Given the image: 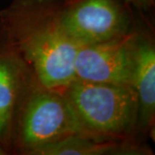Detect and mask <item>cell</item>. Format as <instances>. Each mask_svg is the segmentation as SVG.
I'll return each mask as SVG.
<instances>
[{
    "instance_id": "obj_4",
    "label": "cell",
    "mask_w": 155,
    "mask_h": 155,
    "mask_svg": "<svg viewBox=\"0 0 155 155\" xmlns=\"http://www.w3.org/2000/svg\"><path fill=\"white\" fill-rule=\"evenodd\" d=\"M61 16L67 35L81 47L129 33L136 11L125 0H62Z\"/></svg>"
},
{
    "instance_id": "obj_10",
    "label": "cell",
    "mask_w": 155,
    "mask_h": 155,
    "mask_svg": "<svg viewBox=\"0 0 155 155\" xmlns=\"http://www.w3.org/2000/svg\"><path fill=\"white\" fill-rule=\"evenodd\" d=\"M0 155H8V153L5 148V147L1 143H0Z\"/></svg>"
},
{
    "instance_id": "obj_9",
    "label": "cell",
    "mask_w": 155,
    "mask_h": 155,
    "mask_svg": "<svg viewBox=\"0 0 155 155\" xmlns=\"http://www.w3.org/2000/svg\"><path fill=\"white\" fill-rule=\"evenodd\" d=\"M135 11L151 13L155 6V0H125Z\"/></svg>"
},
{
    "instance_id": "obj_2",
    "label": "cell",
    "mask_w": 155,
    "mask_h": 155,
    "mask_svg": "<svg viewBox=\"0 0 155 155\" xmlns=\"http://www.w3.org/2000/svg\"><path fill=\"white\" fill-rule=\"evenodd\" d=\"M59 91L70 106L80 134L140 142L136 134L138 102L131 86L74 78Z\"/></svg>"
},
{
    "instance_id": "obj_8",
    "label": "cell",
    "mask_w": 155,
    "mask_h": 155,
    "mask_svg": "<svg viewBox=\"0 0 155 155\" xmlns=\"http://www.w3.org/2000/svg\"><path fill=\"white\" fill-rule=\"evenodd\" d=\"M146 143L130 140H107L74 134L37 149L33 155H151Z\"/></svg>"
},
{
    "instance_id": "obj_5",
    "label": "cell",
    "mask_w": 155,
    "mask_h": 155,
    "mask_svg": "<svg viewBox=\"0 0 155 155\" xmlns=\"http://www.w3.org/2000/svg\"><path fill=\"white\" fill-rule=\"evenodd\" d=\"M149 13L136 11L133 70L130 86L137 97V139L146 143L154 137L155 36Z\"/></svg>"
},
{
    "instance_id": "obj_7",
    "label": "cell",
    "mask_w": 155,
    "mask_h": 155,
    "mask_svg": "<svg viewBox=\"0 0 155 155\" xmlns=\"http://www.w3.org/2000/svg\"><path fill=\"white\" fill-rule=\"evenodd\" d=\"M37 79L0 27V143L11 154V137L17 110Z\"/></svg>"
},
{
    "instance_id": "obj_1",
    "label": "cell",
    "mask_w": 155,
    "mask_h": 155,
    "mask_svg": "<svg viewBox=\"0 0 155 155\" xmlns=\"http://www.w3.org/2000/svg\"><path fill=\"white\" fill-rule=\"evenodd\" d=\"M62 0H12L0 11V27L46 87L61 91L74 78L78 46L62 22Z\"/></svg>"
},
{
    "instance_id": "obj_6",
    "label": "cell",
    "mask_w": 155,
    "mask_h": 155,
    "mask_svg": "<svg viewBox=\"0 0 155 155\" xmlns=\"http://www.w3.org/2000/svg\"><path fill=\"white\" fill-rule=\"evenodd\" d=\"M134 39L135 22L123 36L79 47L74 60V78L130 86Z\"/></svg>"
},
{
    "instance_id": "obj_3",
    "label": "cell",
    "mask_w": 155,
    "mask_h": 155,
    "mask_svg": "<svg viewBox=\"0 0 155 155\" xmlns=\"http://www.w3.org/2000/svg\"><path fill=\"white\" fill-rule=\"evenodd\" d=\"M74 134H79V128L64 96L36 79L16 114L11 154L33 155L39 148Z\"/></svg>"
}]
</instances>
